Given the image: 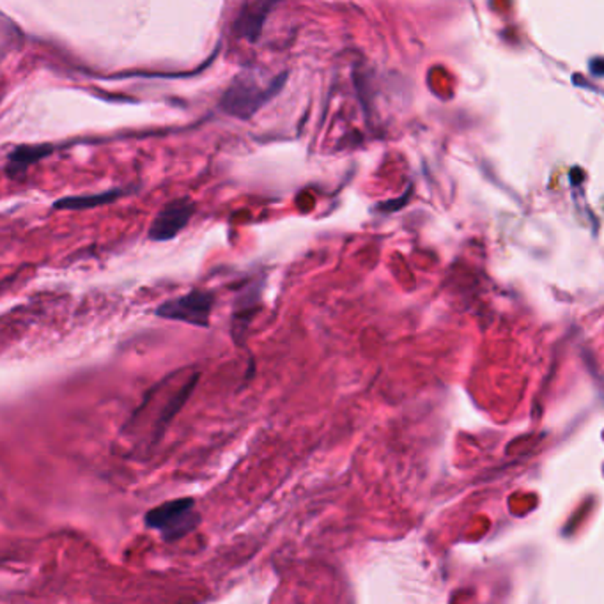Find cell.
Here are the masks:
<instances>
[{"label": "cell", "instance_id": "6da1fadb", "mask_svg": "<svg viewBox=\"0 0 604 604\" xmlns=\"http://www.w3.org/2000/svg\"><path fill=\"white\" fill-rule=\"evenodd\" d=\"M285 81V73L269 81H262L258 73H240L224 92L220 99V108L233 117L251 119L284 89Z\"/></svg>", "mask_w": 604, "mask_h": 604}, {"label": "cell", "instance_id": "7a4b0ae2", "mask_svg": "<svg viewBox=\"0 0 604 604\" xmlns=\"http://www.w3.org/2000/svg\"><path fill=\"white\" fill-rule=\"evenodd\" d=\"M200 521L202 516L197 511L195 500L190 497L166 502L148 511L144 516V524L149 530L158 532L166 542H177L190 535L199 528Z\"/></svg>", "mask_w": 604, "mask_h": 604}, {"label": "cell", "instance_id": "3957f363", "mask_svg": "<svg viewBox=\"0 0 604 604\" xmlns=\"http://www.w3.org/2000/svg\"><path fill=\"white\" fill-rule=\"evenodd\" d=\"M217 294L209 289H191L186 294L174 296L160 303L155 314L162 319L186 323L197 328H209Z\"/></svg>", "mask_w": 604, "mask_h": 604}, {"label": "cell", "instance_id": "277c9868", "mask_svg": "<svg viewBox=\"0 0 604 604\" xmlns=\"http://www.w3.org/2000/svg\"><path fill=\"white\" fill-rule=\"evenodd\" d=\"M262 287L264 276H252L236 293L231 316V336L236 345L245 347L249 327L262 307Z\"/></svg>", "mask_w": 604, "mask_h": 604}, {"label": "cell", "instance_id": "5b68a950", "mask_svg": "<svg viewBox=\"0 0 604 604\" xmlns=\"http://www.w3.org/2000/svg\"><path fill=\"white\" fill-rule=\"evenodd\" d=\"M195 215V204L188 197L174 199L167 202L153 218L148 238L157 243L174 240Z\"/></svg>", "mask_w": 604, "mask_h": 604}, {"label": "cell", "instance_id": "8992f818", "mask_svg": "<svg viewBox=\"0 0 604 604\" xmlns=\"http://www.w3.org/2000/svg\"><path fill=\"white\" fill-rule=\"evenodd\" d=\"M199 383V372H193L175 392L171 396V399L162 406L157 421H155V428H153V434H151V445H158L160 439L164 438V434L169 430V426L173 424L174 417L184 408L186 401L190 399L195 385Z\"/></svg>", "mask_w": 604, "mask_h": 604}, {"label": "cell", "instance_id": "52a82bcc", "mask_svg": "<svg viewBox=\"0 0 604 604\" xmlns=\"http://www.w3.org/2000/svg\"><path fill=\"white\" fill-rule=\"evenodd\" d=\"M126 195V190H106L99 193H90V195H75V197H64L59 199L54 208L55 209H73V211H82V209H92L98 206H106L115 202Z\"/></svg>", "mask_w": 604, "mask_h": 604}, {"label": "cell", "instance_id": "ba28073f", "mask_svg": "<svg viewBox=\"0 0 604 604\" xmlns=\"http://www.w3.org/2000/svg\"><path fill=\"white\" fill-rule=\"evenodd\" d=\"M54 149L47 148V146H20L16 149H13V153L7 158V166H5V173L9 177H18L25 171L39 162L41 158H45L47 155H50Z\"/></svg>", "mask_w": 604, "mask_h": 604}]
</instances>
